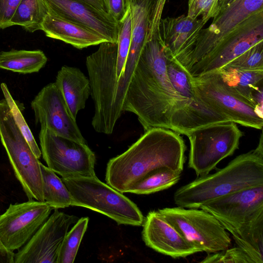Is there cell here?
Instances as JSON below:
<instances>
[{"label": "cell", "mask_w": 263, "mask_h": 263, "mask_svg": "<svg viewBox=\"0 0 263 263\" xmlns=\"http://www.w3.org/2000/svg\"><path fill=\"white\" fill-rule=\"evenodd\" d=\"M166 1H157L122 108L135 114L145 131L153 128L174 130L188 105L196 103L181 96L167 76L159 31Z\"/></svg>", "instance_id": "6da1fadb"}, {"label": "cell", "mask_w": 263, "mask_h": 263, "mask_svg": "<svg viewBox=\"0 0 263 263\" xmlns=\"http://www.w3.org/2000/svg\"><path fill=\"white\" fill-rule=\"evenodd\" d=\"M186 146L179 134L169 129L153 128L125 152L107 163V184L123 193L149 172L167 167L182 173Z\"/></svg>", "instance_id": "7a4b0ae2"}, {"label": "cell", "mask_w": 263, "mask_h": 263, "mask_svg": "<svg viewBox=\"0 0 263 263\" xmlns=\"http://www.w3.org/2000/svg\"><path fill=\"white\" fill-rule=\"evenodd\" d=\"M263 185V137L255 149L237 156L212 174L199 176L179 188L174 195L178 206L200 209L216 198Z\"/></svg>", "instance_id": "3957f363"}, {"label": "cell", "mask_w": 263, "mask_h": 263, "mask_svg": "<svg viewBox=\"0 0 263 263\" xmlns=\"http://www.w3.org/2000/svg\"><path fill=\"white\" fill-rule=\"evenodd\" d=\"M72 196L71 206L86 208L107 216L118 224L141 226L144 217L122 193L97 177L62 178Z\"/></svg>", "instance_id": "277c9868"}, {"label": "cell", "mask_w": 263, "mask_h": 263, "mask_svg": "<svg viewBox=\"0 0 263 263\" xmlns=\"http://www.w3.org/2000/svg\"><path fill=\"white\" fill-rule=\"evenodd\" d=\"M0 139L28 199L44 201L41 162L19 129L5 99L0 100Z\"/></svg>", "instance_id": "5b68a950"}, {"label": "cell", "mask_w": 263, "mask_h": 263, "mask_svg": "<svg viewBox=\"0 0 263 263\" xmlns=\"http://www.w3.org/2000/svg\"><path fill=\"white\" fill-rule=\"evenodd\" d=\"M189 76L197 98L205 105L231 121L262 129V108L234 91L223 82L218 72Z\"/></svg>", "instance_id": "8992f818"}, {"label": "cell", "mask_w": 263, "mask_h": 263, "mask_svg": "<svg viewBox=\"0 0 263 263\" xmlns=\"http://www.w3.org/2000/svg\"><path fill=\"white\" fill-rule=\"evenodd\" d=\"M190 143L189 167L198 177L206 175L238 148L243 136L236 123L209 125L186 134Z\"/></svg>", "instance_id": "52a82bcc"}, {"label": "cell", "mask_w": 263, "mask_h": 263, "mask_svg": "<svg viewBox=\"0 0 263 263\" xmlns=\"http://www.w3.org/2000/svg\"><path fill=\"white\" fill-rule=\"evenodd\" d=\"M158 211L201 252L215 253L231 246L229 233L214 216L205 211L180 206Z\"/></svg>", "instance_id": "ba28073f"}, {"label": "cell", "mask_w": 263, "mask_h": 263, "mask_svg": "<svg viewBox=\"0 0 263 263\" xmlns=\"http://www.w3.org/2000/svg\"><path fill=\"white\" fill-rule=\"evenodd\" d=\"M39 140L47 167L62 178L97 176L96 156L86 143L57 136L44 126L41 127Z\"/></svg>", "instance_id": "9c48e42d"}, {"label": "cell", "mask_w": 263, "mask_h": 263, "mask_svg": "<svg viewBox=\"0 0 263 263\" xmlns=\"http://www.w3.org/2000/svg\"><path fill=\"white\" fill-rule=\"evenodd\" d=\"M52 209L34 199L10 204L0 215V250L12 253L23 247L48 219Z\"/></svg>", "instance_id": "30bf717a"}, {"label": "cell", "mask_w": 263, "mask_h": 263, "mask_svg": "<svg viewBox=\"0 0 263 263\" xmlns=\"http://www.w3.org/2000/svg\"><path fill=\"white\" fill-rule=\"evenodd\" d=\"M263 41V10L253 14L231 32L204 59L186 72L196 77L217 71L256 44Z\"/></svg>", "instance_id": "8fae6325"}, {"label": "cell", "mask_w": 263, "mask_h": 263, "mask_svg": "<svg viewBox=\"0 0 263 263\" xmlns=\"http://www.w3.org/2000/svg\"><path fill=\"white\" fill-rule=\"evenodd\" d=\"M263 10V0H235L215 16L210 25L202 29L184 69L186 71L204 59L240 23Z\"/></svg>", "instance_id": "7c38bea8"}, {"label": "cell", "mask_w": 263, "mask_h": 263, "mask_svg": "<svg viewBox=\"0 0 263 263\" xmlns=\"http://www.w3.org/2000/svg\"><path fill=\"white\" fill-rule=\"evenodd\" d=\"M78 217L54 209L29 241L14 254L13 263H57L62 241Z\"/></svg>", "instance_id": "4fadbf2b"}, {"label": "cell", "mask_w": 263, "mask_h": 263, "mask_svg": "<svg viewBox=\"0 0 263 263\" xmlns=\"http://www.w3.org/2000/svg\"><path fill=\"white\" fill-rule=\"evenodd\" d=\"M36 124L55 135L85 143L75 119L55 82L44 87L31 103Z\"/></svg>", "instance_id": "5bb4252c"}, {"label": "cell", "mask_w": 263, "mask_h": 263, "mask_svg": "<svg viewBox=\"0 0 263 263\" xmlns=\"http://www.w3.org/2000/svg\"><path fill=\"white\" fill-rule=\"evenodd\" d=\"M200 209L212 214L221 224L236 226L250 221L263 214V185L216 198Z\"/></svg>", "instance_id": "9a60e30c"}, {"label": "cell", "mask_w": 263, "mask_h": 263, "mask_svg": "<svg viewBox=\"0 0 263 263\" xmlns=\"http://www.w3.org/2000/svg\"><path fill=\"white\" fill-rule=\"evenodd\" d=\"M48 13L85 27L107 42L117 43L119 23L83 0H43Z\"/></svg>", "instance_id": "2e32d148"}, {"label": "cell", "mask_w": 263, "mask_h": 263, "mask_svg": "<svg viewBox=\"0 0 263 263\" xmlns=\"http://www.w3.org/2000/svg\"><path fill=\"white\" fill-rule=\"evenodd\" d=\"M145 244L155 251L173 258H184L201 250L187 240L158 211L149 212L142 224Z\"/></svg>", "instance_id": "e0dca14e"}, {"label": "cell", "mask_w": 263, "mask_h": 263, "mask_svg": "<svg viewBox=\"0 0 263 263\" xmlns=\"http://www.w3.org/2000/svg\"><path fill=\"white\" fill-rule=\"evenodd\" d=\"M205 24L201 18L193 19L185 15L161 18L159 31L166 54L185 68Z\"/></svg>", "instance_id": "ac0fdd59"}, {"label": "cell", "mask_w": 263, "mask_h": 263, "mask_svg": "<svg viewBox=\"0 0 263 263\" xmlns=\"http://www.w3.org/2000/svg\"><path fill=\"white\" fill-rule=\"evenodd\" d=\"M45 35L81 49L107 42L95 32L75 23L48 14L42 26Z\"/></svg>", "instance_id": "d6986e66"}, {"label": "cell", "mask_w": 263, "mask_h": 263, "mask_svg": "<svg viewBox=\"0 0 263 263\" xmlns=\"http://www.w3.org/2000/svg\"><path fill=\"white\" fill-rule=\"evenodd\" d=\"M55 83L72 115L76 119L91 95L89 79L78 68L64 66L58 71Z\"/></svg>", "instance_id": "ffe728a7"}, {"label": "cell", "mask_w": 263, "mask_h": 263, "mask_svg": "<svg viewBox=\"0 0 263 263\" xmlns=\"http://www.w3.org/2000/svg\"><path fill=\"white\" fill-rule=\"evenodd\" d=\"M222 225L253 263L263 262V214L238 226Z\"/></svg>", "instance_id": "44dd1931"}, {"label": "cell", "mask_w": 263, "mask_h": 263, "mask_svg": "<svg viewBox=\"0 0 263 263\" xmlns=\"http://www.w3.org/2000/svg\"><path fill=\"white\" fill-rule=\"evenodd\" d=\"M215 71L234 91L260 107L255 101L253 95L255 91L262 88L263 69L246 70L223 67Z\"/></svg>", "instance_id": "7402d4cb"}, {"label": "cell", "mask_w": 263, "mask_h": 263, "mask_svg": "<svg viewBox=\"0 0 263 263\" xmlns=\"http://www.w3.org/2000/svg\"><path fill=\"white\" fill-rule=\"evenodd\" d=\"M47 58L40 50L12 49L0 52V68L22 74L39 72Z\"/></svg>", "instance_id": "603a6c76"}, {"label": "cell", "mask_w": 263, "mask_h": 263, "mask_svg": "<svg viewBox=\"0 0 263 263\" xmlns=\"http://www.w3.org/2000/svg\"><path fill=\"white\" fill-rule=\"evenodd\" d=\"M181 174L167 167L155 169L136 182L127 193L147 195L167 189L179 181Z\"/></svg>", "instance_id": "cb8c5ba5"}, {"label": "cell", "mask_w": 263, "mask_h": 263, "mask_svg": "<svg viewBox=\"0 0 263 263\" xmlns=\"http://www.w3.org/2000/svg\"><path fill=\"white\" fill-rule=\"evenodd\" d=\"M48 14L43 0H22L11 18L10 25L20 26L28 32H34L41 30Z\"/></svg>", "instance_id": "d4e9b609"}, {"label": "cell", "mask_w": 263, "mask_h": 263, "mask_svg": "<svg viewBox=\"0 0 263 263\" xmlns=\"http://www.w3.org/2000/svg\"><path fill=\"white\" fill-rule=\"evenodd\" d=\"M41 168L44 201L54 210L71 206V195L62 179L42 163Z\"/></svg>", "instance_id": "484cf974"}, {"label": "cell", "mask_w": 263, "mask_h": 263, "mask_svg": "<svg viewBox=\"0 0 263 263\" xmlns=\"http://www.w3.org/2000/svg\"><path fill=\"white\" fill-rule=\"evenodd\" d=\"M88 221V217H82L68 232L61 244L57 263L74 262L81 240L87 230Z\"/></svg>", "instance_id": "4316f807"}, {"label": "cell", "mask_w": 263, "mask_h": 263, "mask_svg": "<svg viewBox=\"0 0 263 263\" xmlns=\"http://www.w3.org/2000/svg\"><path fill=\"white\" fill-rule=\"evenodd\" d=\"M131 37L132 22L128 8L124 18L119 23V32L117 42V56L115 65L117 84L123 75L130 49Z\"/></svg>", "instance_id": "83f0119b"}, {"label": "cell", "mask_w": 263, "mask_h": 263, "mask_svg": "<svg viewBox=\"0 0 263 263\" xmlns=\"http://www.w3.org/2000/svg\"><path fill=\"white\" fill-rule=\"evenodd\" d=\"M166 71L175 90L192 103L198 101L190 81L189 76L183 68L173 58L166 55Z\"/></svg>", "instance_id": "f1b7e54d"}, {"label": "cell", "mask_w": 263, "mask_h": 263, "mask_svg": "<svg viewBox=\"0 0 263 263\" xmlns=\"http://www.w3.org/2000/svg\"><path fill=\"white\" fill-rule=\"evenodd\" d=\"M1 88L4 95V99L8 103L15 122L28 142L34 154L39 159L42 155L41 149L38 146L34 136L27 125L20 109L12 98L7 85L5 83H2L1 84Z\"/></svg>", "instance_id": "f546056e"}, {"label": "cell", "mask_w": 263, "mask_h": 263, "mask_svg": "<svg viewBox=\"0 0 263 263\" xmlns=\"http://www.w3.org/2000/svg\"><path fill=\"white\" fill-rule=\"evenodd\" d=\"M224 67L246 70L263 69V41L253 45Z\"/></svg>", "instance_id": "4dcf8cb0"}, {"label": "cell", "mask_w": 263, "mask_h": 263, "mask_svg": "<svg viewBox=\"0 0 263 263\" xmlns=\"http://www.w3.org/2000/svg\"><path fill=\"white\" fill-rule=\"evenodd\" d=\"M219 0H189L187 16L193 19H201L206 23L220 11Z\"/></svg>", "instance_id": "1f68e13d"}, {"label": "cell", "mask_w": 263, "mask_h": 263, "mask_svg": "<svg viewBox=\"0 0 263 263\" xmlns=\"http://www.w3.org/2000/svg\"><path fill=\"white\" fill-rule=\"evenodd\" d=\"M202 263H253L250 257L240 248L233 247L216 252L208 254Z\"/></svg>", "instance_id": "d6a6232c"}, {"label": "cell", "mask_w": 263, "mask_h": 263, "mask_svg": "<svg viewBox=\"0 0 263 263\" xmlns=\"http://www.w3.org/2000/svg\"><path fill=\"white\" fill-rule=\"evenodd\" d=\"M22 0H0V29L10 27L11 18Z\"/></svg>", "instance_id": "836d02e7"}, {"label": "cell", "mask_w": 263, "mask_h": 263, "mask_svg": "<svg viewBox=\"0 0 263 263\" xmlns=\"http://www.w3.org/2000/svg\"><path fill=\"white\" fill-rule=\"evenodd\" d=\"M106 12L119 23L128 9L127 0H103Z\"/></svg>", "instance_id": "e575fe53"}, {"label": "cell", "mask_w": 263, "mask_h": 263, "mask_svg": "<svg viewBox=\"0 0 263 263\" xmlns=\"http://www.w3.org/2000/svg\"><path fill=\"white\" fill-rule=\"evenodd\" d=\"M14 254L0 250V263H13Z\"/></svg>", "instance_id": "d590c367"}, {"label": "cell", "mask_w": 263, "mask_h": 263, "mask_svg": "<svg viewBox=\"0 0 263 263\" xmlns=\"http://www.w3.org/2000/svg\"><path fill=\"white\" fill-rule=\"evenodd\" d=\"M90 5H92L97 9L106 12V9L104 6L103 0H83Z\"/></svg>", "instance_id": "8d00e7d4"}, {"label": "cell", "mask_w": 263, "mask_h": 263, "mask_svg": "<svg viewBox=\"0 0 263 263\" xmlns=\"http://www.w3.org/2000/svg\"><path fill=\"white\" fill-rule=\"evenodd\" d=\"M235 0H219L220 11H222L230 5Z\"/></svg>", "instance_id": "74e56055"}]
</instances>
